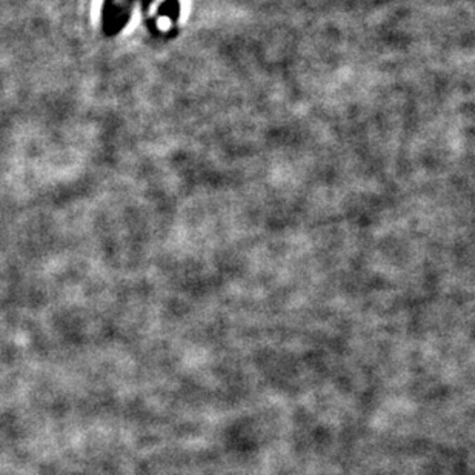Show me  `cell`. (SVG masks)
I'll list each match as a JSON object with an SVG mask.
<instances>
[{"instance_id": "1", "label": "cell", "mask_w": 475, "mask_h": 475, "mask_svg": "<svg viewBox=\"0 0 475 475\" xmlns=\"http://www.w3.org/2000/svg\"><path fill=\"white\" fill-rule=\"evenodd\" d=\"M135 0H125L117 5L116 0H103L102 5V28L105 36L112 37L120 33L130 22Z\"/></svg>"}, {"instance_id": "2", "label": "cell", "mask_w": 475, "mask_h": 475, "mask_svg": "<svg viewBox=\"0 0 475 475\" xmlns=\"http://www.w3.org/2000/svg\"><path fill=\"white\" fill-rule=\"evenodd\" d=\"M159 18H170L174 23L180 18V2L179 0H165L157 10Z\"/></svg>"}, {"instance_id": "3", "label": "cell", "mask_w": 475, "mask_h": 475, "mask_svg": "<svg viewBox=\"0 0 475 475\" xmlns=\"http://www.w3.org/2000/svg\"><path fill=\"white\" fill-rule=\"evenodd\" d=\"M152 2H154V0H140V5H142L143 13H147V11H148V8H149V5H151Z\"/></svg>"}]
</instances>
